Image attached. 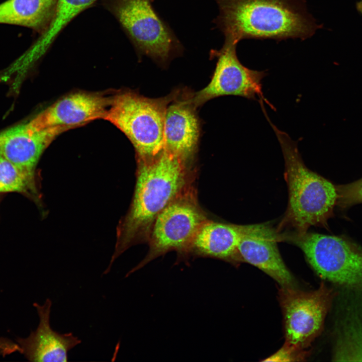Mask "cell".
<instances>
[{
	"instance_id": "obj_1",
	"label": "cell",
	"mask_w": 362,
	"mask_h": 362,
	"mask_svg": "<svg viewBox=\"0 0 362 362\" xmlns=\"http://www.w3.org/2000/svg\"><path fill=\"white\" fill-rule=\"evenodd\" d=\"M132 204L118 231L114 260L130 246L146 238L157 216L186 190L188 163L165 149L148 160L137 159Z\"/></svg>"
},
{
	"instance_id": "obj_2",
	"label": "cell",
	"mask_w": 362,
	"mask_h": 362,
	"mask_svg": "<svg viewBox=\"0 0 362 362\" xmlns=\"http://www.w3.org/2000/svg\"><path fill=\"white\" fill-rule=\"evenodd\" d=\"M215 20L225 41L288 38L304 40L321 27L307 12L305 0H215Z\"/></svg>"
},
{
	"instance_id": "obj_3",
	"label": "cell",
	"mask_w": 362,
	"mask_h": 362,
	"mask_svg": "<svg viewBox=\"0 0 362 362\" xmlns=\"http://www.w3.org/2000/svg\"><path fill=\"white\" fill-rule=\"evenodd\" d=\"M265 117L277 136L285 160V178L289 192L285 215L280 225L307 232L311 226H325L337 202L336 187L330 182L308 168L299 152L297 143Z\"/></svg>"
},
{
	"instance_id": "obj_4",
	"label": "cell",
	"mask_w": 362,
	"mask_h": 362,
	"mask_svg": "<svg viewBox=\"0 0 362 362\" xmlns=\"http://www.w3.org/2000/svg\"><path fill=\"white\" fill-rule=\"evenodd\" d=\"M180 89H174L158 98L146 97L129 90L113 96L105 119L128 137L135 149L137 159H152L164 150L166 110Z\"/></svg>"
},
{
	"instance_id": "obj_5",
	"label": "cell",
	"mask_w": 362,
	"mask_h": 362,
	"mask_svg": "<svg viewBox=\"0 0 362 362\" xmlns=\"http://www.w3.org/2000/svg\"><path fill=\"white\" fill-rule=\"evenodd\" d=\"M321 278L343 289L362 292V248L339 236L305 232L288 236Z\"/></svg>"
},
{
	"instance_id": "obj_6",
	"label": "cell",
	"mask_w": 362,
	"mask_h": 362,
	"mask_svg": "<svg viewBox=\"0 0 362 362\" xmlns=\"http://www.w3.org/2000/svg\"><path fill=\"white\" fill-rule=\"evenodd\" d=\"M205 221V214L195 197L185 190L157 216L148 236V252L126 277L169 251L187 254L196 233Z\"/></svg>"
},
{
	"instance_id": "obj_7",
	"label": "cell",
	"mask_w": 362,
	"mask_h": 362,
	"mask_svg": "<svg viewBox=\"0 0 362 362\" xmlns=\"http://www.w3.org/2000/svg\"><path fill=\"white\" fill-rule=\"evenodd\" d=\"M153 0H118L115 13L137 48L161 65L181 52L182 45L154 11Z\"/></svg>"
},
{
	"instance_id": "obj_8",
	"label": "cell",
	"mask_w": 362,
	"mask_h": 362,
	"mask_svg": "<svg viewBox=\"0 0 362 362\" xmlns=\"http://www.w3.org/2000/svg\"><path fill=\"white\" fill-rule=\"evenodd\" d=\"M334 293L322 283L316 290L304 292L282 288L279 299L283 310L286 342L307 348L321 333Z\"/></svg>"
},
{
	"instance_id": "obj_9",
	"label": "cell",
	"mask_w": 362,
	"mask_h": 362,
	"mask_svg": "<svg viewBox=\"0 0 362 362\" xmlns=\"http://www.w3.org/2000/svg\"><path fill=\"white\" fill-rule=\"evenodd\" d=\"M237 44L224 41L219 50H213L211 56L216 58V66L209 83L197 92L192 101L197 108L207 101L224 96H236L250 100L263 99L262 80L264 71L250 69L244 66L236 54Z\"/></svg>"
},
{
	"instance_id": "obj_10",
	"label": "cell",
	"mask_w": 362,
	"mask_h": 362,
	"mask_svg": "<svg viewBox=\"0 0 362 362\" xmlns=\"http://www.w3.org/2000/svg\"><path fill=\"white\" fill-rule=\"evenodd\" d=\"M192 94L188 88H180L167 107L164 123V149L188 163L197 152L201 134Z\"/></svg>"
},
{
	"instance_id": "obj_11",
	"label": "cell",
	"mask_w": 362,
	"mask_h": 362,
	"mask_svg": "<svg viewBox=\"0 0 362 362\" xmlns=\"http://www.w3.org/2000/svg\"><path fill=\"white\" fill-rule=\"evenodd\" d=\"M238 250L242 261L261 269L282 288H295L294 280L280 253L277 233L266 224L241 225Z\"/></svg>"
},
{
	"instance_id": "obj_12",
	"label": "cell",
	"mask_w": 362,
	"mask_h": 362,
	"mask_svg": "<svg viewBox=\"0 0 362 362\" xmlns=\"http://www.w3.org/2000/svg\"><path fill=\"white\" fill-rule=\"evenodd\" d=\"M66 130L60 127L39 128L30 120L0 133V155L37 179L36 167L42 153Z\"/></svg>"
},
{
	"instance_id": "obj_13",
	"label": "cell",
	"mask_w": 362,
	"mask_h": 362,
	"mask_svg": "<svg viewBox=\"0 0 362 362\" xmlns=\"http://www.w3.org/2000/svg\"><path fill=\"white\" fill-rule=\"evenodd\" d=\"M112 97L96 93L71 94L56 101L31 121L40 128H74L96 119H105Z\"/></svg>"
},
{
	"instance_id": "obj_14",
	"label": "cell",
	"mask_w": 362,
	"mask_h": 362,
	"mask_svg": "<svg viewBox=\"0 0 362 362\" xmlns=\"http://www.w3.org/2000/svg\"><path fill=\"white\" fill-rule=\"evenodd\" d=\"M33 306L38 314L39 323L28 337L17 339L21 353L31 361H67L68 352L80 344L81 340L71 332L60 333L51 327L52 301L50 299H47L42 305L35 303Z\"/></svg>"
},
{
	"instance_id": "obj_15",
	"label": "cell",
	"mask_w": 362,
	"mask_h": 362,
	"mask_svg": "<svg viewBox=\"0 0 362 362\" xmlns=\"http://www.w3.org/2000/svg\"><path fill=\"white\" fill-rule=\"evenodd\" d=\"M333 352L334 361H362V292L342 289Z\"/></svg>"
},
{
	"instance_id": "obj_16",
	"label": "cell",
	"mask_w": 362,
	"mask_h": 362,
	"mask_svg": "<svg viewBox=\"0 0 362 362\" xmlns=\"http://www.w3.org/2000/svg\"><path fill=\"white\" fill-rule=\"evenodd\" d=\"M241 235V225L206 221L196 233L188 254L237 264L242 261L238 250Z\"/></svg>"
},
{
	"instance_id": "obj_17",
	"label": "cell",
	"mask_w": 362,
	"mask_h": 362,
	"mask_svg": "<svg viewBox=\"0 0 362 362\" xmlns=\"http://www.w3.org/2000/svg\"><path fill=\"white\" fill-rule=\"evenodd\" d=\"M57 2V0H7L0 4V24L46 31L54 16Z\"/></svg>"
},
{
	"instance_id": "obj_18",
	"label": "cell",
	"mask_w": 362,
	"mask_h": 362,
	"mask_svg": "<svg viewBox=\"0 0 362 362\" xmlns=\"http://www.w3.org/2000/svg\"><path fill=\"white\" fill-rule=\"evenodd\" d=\"M97 0H57L53 18L31 52L33 56L43 54L58 34L76 16Z\"/></svg>"
},
{
	"instance_id": "obj_19",
	"label": "cell",
	"mask_w": 362,
	"mask_h": 362,
	"mask_svg": "<svg viewBox=\"0 0 362 362\" xmlns=\"http://www.w3.org/2000/svg\"><path fill=\"white\" fill-rule=\"evenodd\" d=\"M18 193L38 203L37 179L0 155V194Z\"/></svg>"
},
{
	"instance_id": "obj_20",
	"label": "cell",
	"mask_w": 362,
	"mask_h": 362,
	"mask_svg": "<svg viewBox=\"0 0 362 362\" xmlns=\"http://www.w3.org/2000/svg\"><path fill=\"white\" fill-rule=\"evenodd\" d=\"M336 204L345 208L362 203V178L354 182L335 186Z\"/></svg>"
},
{
	"instance_id": "obj_21",
	"label": "cell",
	"mask_w": 362,
	"mask_h": 362,
	"mask_svg": "<svg viewBox=\"0 0 362 362\" xmlns=\"http://www.w3.org/2000/svg\"><path fill=\"white\" fill-rule=\"evenodd\" d=\"M304 350L285 342L276 352L263 360V361H303L307 355Z\"/></svg>"
},
{
	"instance_id": "obj_22",
	"label": "cell",
	"mask_w": 362,
	"mask_h": 362,
	"mask_svg": "<svg viewBox=\"0 0 362 362\" xmlns=\"http://www.w3.org/2000/svg\"><path fill=\"white\" fill-rule=\"evenodd\" d=\"M356 8L358 11L362 13V1L357 4Z\"/></svg>"
},
{
	"instance_id": "obj_23",
	"label": "cell",
	"mask_w": 362,
	"mask_h": 362,
	"mask_svg": "<svg viewBox=\"0 0 362 362\" xmlns=\"http://www.w3.org/2000/svg\"><path fill=\"white\" fill-rule=\"evenodd\" d=\"M3 198H4V195H3V194H0V203H1V202H2Z\"/></svg>"
}]
</instances>
